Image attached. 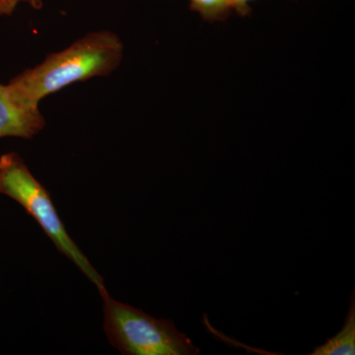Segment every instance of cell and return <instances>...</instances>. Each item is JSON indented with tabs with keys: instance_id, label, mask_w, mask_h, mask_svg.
<instances>
[{
	"instance_id": "52a82bcc",
	"label": "cell",
	"mask_w": 355,
	"mask_h": 355,
	"mask_svg": "<svg viewBox=\"0 0 355 355\" xmlns=\"http://www.w3.org/2000/svg\"><path fill=\"white\" fill-rule=\"evenodd\" d=\"M22 2L26 0H0V16L11 15Z\"/></svg>"
},
{
	"instance_id": "3957f363",
	"label": "cell",
	"mask_w": 355,
	"mask_h": 355,
	"mask_svg": "<svg viewBox=\"0 0 355 355\" xmlns=\"http://www.w3.org/2000/svg\"><path fill=\"white\" fill-rule=\"evenodd\" d=\"M0 193L19 203L38 222L58 251L69 259L97 288L105 286L101 275L67 233L50 193L18 153L0 156Z\"/></svg>"
},
{
	"instance_id": "6da1fadb",
	"label": "cell",
	"mask_w": 355,
	"mask_h": 355,
	"mask_svg": "<svg viewBox=\"0 0 355 355\" xmlns=\"http://www.w3.org/2000/svg\"><path fill=\"white\" fill-rule=\"evenodd\" d=\"M123 55V44L118 35L89 33L64 50L50 53L42 64L17 74L7 85L18 101L39 108L46 96L71 84L113 73Z\"/></svg>"
},
{
	"instance_id": "9c48e42d",
	"label": "cell",
	"mask_w": 355,
	"mask_h": 355,
	"mask_svg": "<svg viewBox=\"0 0 355 355\" xmlns=\"http://www.w3.org/2000/svg\"><path fill=\"white\" fill-rule=\"evenodd\" d=\"M26 3L31 6L33 8L41 9L43 7V1L42 0H26Z\"/></svg>"
},
{
	"instance_id": "7a4b0ae2",
	"label": "cell",
	"mask_w": 355,
	"mask_h": 355,
	"mask_svg": "<svg viewBox=\"0 0 355 355\" xmlns=\"http://www.w3.org/2000/svg\"><path fill=\"white\" fill-rule=\"evenodd\" d=\"M104 306V331L125 355H196L200 349L169 319H156L139 308L119 302L106 287L98 288Z\"/></svg>"
},
{
	"instance_id": "ba28073f",
	"label": "cell",
	"mask_w": 355,
	"mask_h": 355,
	"mask_svg": "<svg viewBox=\"0 0 355 355\" xmlns=\"http://www.w3.org/2000/svg\"><path fill=\"white\" fill-rule=\"evenodd\" d=\"M252 0H230L231 8L241 16H247L250 13L249 2Z\"/></svg>"
},
{
	"instance_id": "8992f818",
	"label": "cell",
	"mask_w": 355,
	"mask_h": 355,
	"mask_svg": "<svg viewBox=\"0 0 355 355\" xmlns=\"http://www.w3.org/2000/svg\"><path fill=\"white\" fill-rule=\"evenodd\" d=\"M191 9L197 11L205 20L225 19L232 10L230 0H190Z\"/></svg>"
},
{
	"instance_id": "277c9868",
	"label": "cell",
	"mask_w": 355,
	"mask_h": 355,
	"mask_svg": "<svg viewBox=\"0 0 355 355\" xmlns=\"http://www.w3.org/2000/svg\"><path fill=\"white\" fill-rule=\"evenodd\" d=\"M44 125L46 120L40 108L22 104L14 97L7 84H0V139H33Z\"/></svg>"
},
{
	"instance_id": "5b68a950",
	"label": "cell",
	"mask_w": 355,
	"mask_h": 355,
	"mask_svg": "<svg viewBox=\"0 0 355 355\" xmlns=\"http://www.w3.org/2000/svg\"><path fill=\"white\" fill-rule=\"evenodd\" d=\"M310 355L355 354V291L350 295L349 313L340 333L329 338L324 345L315 347Z\"/></svg>"
}]
</instances>
